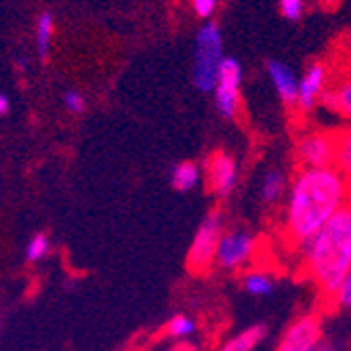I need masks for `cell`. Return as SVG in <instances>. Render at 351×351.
Masks as SVG:
<instances>
[{"instance_id":"obj_1","label":"cell","mask_w":351,"mask_h":351,"mask_svg":"<svg viewBox=\"0 0 351 351\" xmlns=\"http://www.w3.org/2000/svg\"><path fill=\"white\" fill-rule=\"evenodd\" d=\"M351 200V185L335 169H299L284 202V236L303 248Z\"/></svg>"},{"instance_id":"obj_2","label":"cell","mask_w":351,"mask_h":351,"mask_svg":"<svg viewBox=\"0 0 351 351\" xmlns=\"http://www.w3.org/2000/svg\"><path fill=\"white\" fill-rule=\"evenodd\" d=\"M301 257L305 274L315 289L335 299L351 271V202L301 248Z\"/></svg>"},{"instance_id":"obj_3","label":"cell","mask_w":351,"mask_h":351,"mask_svg":"<svg viewBox=\"0 0 351 351\" xmlns=\"http://www.w3.org/2000/svg\"><path fill=\"white\" fill-rule=\"evenodd\" d=\"M223 34L215 21H206L196 34V51H194V84L202 93H213L219 78V68L223 63Z\"/></svg>"},{"instance_id":"obj_4","label":"cell","mask_w":351,"mask_h":351,"mask_svg":"<svg viewBox=\"0 0 351 351\" xmlns=\"http://www.w3.org/2000/svg\"><path fill=\"white\" fill-rule=\"evenodd\" d=\"M226 234V217L219 208L210 210L198 226L187 250V267L194 274H204L210 269L217 257L221 236Z\"/></svg>"},{"instance_id":"obj_5","label":"cell","mask_w":351,"mask_h":351,"mask_svg":"<svg viewBox=\"0 0 351 351\" xmlns=\"http://www.w3.org/2000/svg\"><path fill=\"white\" fill-rule=\"evenodd\" d=\"M242 66L236 57H226L219 68V78L215 86V108L226 118L234 120L240 112L242 101Z\"/></svg>"},{"instance_id":"obj_6","label":"cell","mask_w":351,"mask_h":351,"mask_svg":"<svg viewBox=\"0 0 351 351\" xmlns=\"http://www.w3.org/2000/svg\"><path fill=\"white\" fill-rule=\"evenodd\" d=\"M295 156L301 169H330L337 156V133L305 131L295 145Z\"/></svg>"},{"instance_id":"obj_7","label":"cell","mask_w":351,"mask_h":351,"mask_svg":"<svg viewBox=\"0 0 351 351\" xmlns=\"http://www.w3.org/2000/svg\"><path fill=\"white\" fill-rule=\"evenodd\" d=\"M257 252V238L246 230H226L221 236L215 263L226 271H238L250 263Z\"/></svg>"},{"instance_id":"obj_8","label":"cell","mask_w":351,"mask_h":351,"mask_svg":"<svg viewBox=\"0 0 351 351\" xmlns=\"http://www.w3.org/2000/svg\"><path fill=\"white\" fill-rule=\"evenodd\" d=\"M204 173H206L208 189L221 200L230 198L234 194V189L238 187L240 167H238L236 156L226 149H215L208 156V160L204 165Z\"/></svg>"},{"instance_id":"obj_9","label":"cell","mask_w":351,"mask_h":351,"mask_svg":"<svg viewBox=\"0 0 351 351\" xmlns=\"http://www.w3.org/2000/svg\"><path fill=\"white\" fill-rule=\"evenodd\" d=\"M324 339L322 320L313 313L301 315L286 328L276 351H315Z\"/></svg>"},{"instance_id":"obj_10","label":"cell","mask_w":351,"mask_h":351,"mask_svg":"<svg viewBox=\"0 0 351 351\" xmlns=\"http://www.w3.org/2000/svg\"><path fill=\"white\" fill-rule=\"evenodd\" d=\"M328 66L322 61H315L299 78V104L297 108L301 112H311L317 108V104H322L324 93L328 90Z\"/></svg>"},{"instance_id":"obj_11","label":"cell","mask_w":351,"mask_h":351,"mask_svg":"<svg viewBox=\"0 0 351 351\" xmlns=\"http://www.w3.org/2000/svg\"><path fill=\"white\" fill-rule=\"evenodd\" d=\"M267 76L278 93V97L284 106L297 108L299 104V76L286 66L284 61L269 59L267 61Z\"/></svg>"},{"instance_id":"obj_12","label":"cell","mask_w":351,"mask_h":351,"mask_svg":"<svg viewBox=\"0 0 351 351\" xmlns=\"http://www.w3.org/2000/svg\"><path fill=\"white\" fill-rule=\"evenodd\" d=\"M289 183L291 181L282 169H278V167L267 169L261 177V183H259V200L265 206L278 204L286 196V191H289Z\"/></svg>"},{"instance_id":"obj_13","label":"cell","mask_w":351,"mask_h":351,"mask_svg":"<svg viewBox=\"0 0 351 351\" xmlns=\"http://www.w3.org/2000/svg\"><path fill=\"white\" fill-rule=\"evenodd\" d=\"M322 106L328 108L330 112H335L337 116L351 120V74L347 78L339 80L335 86H330L324 93Z\"/></svg>"},{"instance_id":"obj_14","label":"cell","mask_w":351,"mask_h":351,"mask_svg":"<svg viewBox=\"0 0 351 351\" xmlns=\"http://www.w3.org/2000/svg\"><path fill=\"white\" fill-rule=\"evenodd\" d=\"M265 335H267L265 324H252V326L240 330L236 337L228 339L217 351H254L261 345Z\"/></svg>"},{"instance_id":"obj_15","label":"cell","mask_w":351,"mask_h":351,"mask_svg":"<svg viewBox=\"0 0 351 351\" xmlns=\"http://www.w3.org/2000/svg\"><path fill=\"white\" fill-rule=\"evenodd\" d=\"M242 289L252 295V297H257V299H263V297H269L274 295L276 291V280L269 271H263V269H250L244 274L242 278Z\"/></svg>"},{"instance_id":"obj_16","label":"cell","mask_w":351,"mask_h":351,"mask_svg":"<svg viewBox=\"0 0 351 351\" xmlns=\"http://www.w3.org/2000/svg\"><path fill=\"white\" fill-rule=\"evenodd\" d=\"M200 181H202V169L196 162H189V160L175 165V169L171 173V185L177 191H191V189H196Z\"/></svg>"},{"instance_id":"obj_17","label":"cell","mask_w":351,"mask_h":351,"mask_svg":"<svg viewBox=\"0 0 351 351\" xmlns=\"http://www.w3.org/2000/svg\"><path fill=\"white\" fill-rule=\"evenodd\" d=\"M335 169L347 179L351 185V124L337 133V156H335Z\"/></svg>"},{"instance_id":"obj_18","label":"cell","mask_w":351,"mask_h":351,"mask_svg":"<svg viewBox=\"0 0 351 351\" xmlns=\"http://www.w3.org/2000/svg\"><path fill=\"white\" fill-rule=\"evenodd\" d=\"M198 330V324L194 317H189L185 313H177L173 315L169 324H167V332L173 337V339H179V341H187L191 335H196Z\"/></svg>"},{"instance_id":"obj_19","label":"cell","mask_w":351,"mask_h":351,"mask_svg":"<svg viewBox=\"0 0 351 351\" xmlns=\"http://www.w3.org/2000/svg\"><path fill=\"white\" fill-rule=\"evenodd\" d=\"M51 34H53V15L45 13L38 21V53H40V57H47V53H49Z\"/></svg>"},{"instance_id":"obj_20","label":"cell","mask_w":351,"mask_h":351,"mask_svg":"<svg viewBox=\"0 0 351 351\" xmlns=\"http://www.w3.org/2000/svg\"><path fill=\"white\" fill-rule=\"evenodd\" d=\"M280 13L289 21H299L305 11V0H278Z\"/></svg>"},{"instance_id":"obj_21","label":"cell","mask_w":351,"mask_h":351,"mask_svg":"<svg viewBox=\"0 0 351 351\" xmlns=\"http://www.w3.org/2000/svg\"><path fill=\"white\" fill-rule=\"evenodd\" d=\"M47 250H49V240H47V236L38 234V236L32 238V242L27 244V259L29 261H38V259L45 257Z\"/></svg>"},{"instance_id":"obj_22","label":"cell","mask_w":351,"mask_h":351,"mask_svg":"<svg viewBox=\"0 0 351 351\" xmlns=\"http://www.w3.org/2000/svg\"><path fill=\"white\" fill-rule=\"evenodd\" d=\"M219 7V0H191V9L202 19H208Z\"/></svg>"},{"instance_id":"obj_23","label":"cell","mask_w":351,"mask_h":351,"mask_svg":"<svg viewBox=\"0 0 351 351\" xmlns=\"http://www.w3.org/2000/svg\"><path fill=\"white\" fill-rule=\"evenodd\" d=\"M335 301H337V305H339V307H343V309H351V271H349V276L343 280L341 289L337 291Z\"/></svg>"},{"instance_id":"obj_24","label":"cell","mask_w":351,"mask_h":351,"mask_svg":"<svg viewBox=\"0 0 351 351\" xmlns=\"http://www.w3.org/2000/svg\"><path fill=\"white\" fill-rule=\"evenodd\" d=\"M66 106H68V110L74 112V114L82 112V110H84V99H82V95L76 93V90H68V93H66Z\"/></svg>"},{"instance_id":"obj_25","label":"cell","mask_w":351,"mask_h":351,"mask_svg":"<svg viewBox=\"0 0 351 351\" xmlns=\"http://www.w3.org/2000/svg\"><path fill=\"white\" fill-rule=\"evenodd\" d=\"M341 349H343V347H341V343H339V341L324 337V339L320 341V345H317V349H315V351H341Z\"/></svg>"},{"instance_id":"obj_26","label":"cell","mask_w":351,"mask_h":351,"mask_svg":"<svg viewBox=\"0 0 351 351\" xmlns=\"http://www.w3.org/2000/svg\"><path fill=\"white\" fill-rule=\"evenodd\" d=\"M171 351H198V347L194 343H189V341H179Z\"/></svg>"},{"instance_id":"obj_27","label":"cell","mask_w":351,"mask_h":351,"mask_svg":"<svg viewBox=\"0 0 351 351\" xmlns=\"http://www.w3.org/2000/svg\"><path fill=\"white\" fill-rule=\"evenodd\" d=\"M9 112V99L5 95H0V116H5Z\"/></svg>"}]
</instances>
